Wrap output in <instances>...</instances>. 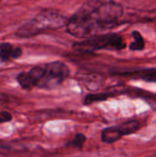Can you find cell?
Masks as SVG:
<instances>
[{
	"label": "cell",
	"mask_w": 156,
	"mask_h": 157,
	"mask_svg": "<svg viewBox=\"0 0 156 157\" xmlns=\"http://www.w3.org/2000/svg\"><path fill=\"white\" fill-rule=\"evenodd\" d=\"M70 75L69 67L63 62H51L32 67L29 72L17 75V81L26 90L33 87L53 89L59 86Z\"/></svg>",
	"instance_id": "7a4b0ae2"
},
{
	"label": "cell",
	"mask_w": 156,
	"mask_h": 157,
	"mask_svg": "<svg viewBox=\"0 0 156 157\" xmlns=\"http://www.w3.org/2000/svg\"><path fill=\"white\" fill-rule=\"evenodd\" d=\"M125 47L126 44L123 39L118 34L97 35L73 45V48L77 52H95L103 49L120 51Z\"/></svg>",
	"instance_id": "277c9868"
},
{
	"label": "cell",
	"mask_w": 156,
	"mask_h": 157,
	"mask_svg": "<svg viewBox=\"0 0 156 157\" xmlns=\"http://www.w3.org/2000/svg\"><path fill=\"white\" fill-rule=\"evenodd\" d=\"M133 75H134V77L143 79L144 81L154 82V83H156V68L146 69V70L135 72V73H132V76Z\"/></svg>",
	"instance_id": "9c48e42d"
},
{
	"label": "cell",
	"mask_w": 156,
	"mask_h": 157,
	"mask_svg": "<svg viewBox=\"0 0 156 157\" xmlns=\"http://www.w3.org/2000/svg\"><path fill=\"white\" fill-rule=\"evenodd\" d=\"M150 98V99H148V101H149V103H150V105L156 109V99L155 98Z\"/></svg>",
	"instance_id": "4fadbf2b"
},
{
	"label": "cell",
	"mask_w": 156,
	"mask_h": 157,
	"mask_svg": "<svg viewBox=\"0 0 156 157\" xmlns=\"http://www.w3.org/2000/svg\"><path fill=\"white\" fill-rule=\"evenodd\" d=\"M132 37H133V41L130 45V50L131 51H142L145 47V41L142 36V34L138 31H133L132 32Z\"/></svg>",
	"instance_id": "30bf717a"
},
{
	"label": "cell",
	"mask_w": 156,
	"mask_h": 157,
	"mask_svg": "<svg viewBox=\"0 0 156 157\" xmlns=\"http://www.w3.org/2000/svg\"><path fill=\"white\" fill-rule=\"evenodd\" d=\"M110 97H113L111 93H95V94H87L84 98L85 105H92L96 102H101L108 100Z\"/></svg>",
	"instance_id": "ba28073f"
},
{
	"label": "cell",
	"mask_w": 156,
	"mask_h": 157,
	"mask_svg": "<svg viewBox=\"0 0 156 157\" xmlns=\"http://www.w3.org/2000/svg\"><path fill=\"white\" fill-rule=\"evenodd\" d=\"M118 127L120 132L122 133V135L127 136V135L137 132L141 129L142 124H141V121H139L138 120H130L118 125Z\"/></svg>",
	"instance_id": "52a82bcc"
},
{
	"label": "cell",
	"mask_w": 156,
	"mask_h": 157,
	"mask_svg": "<svg viewBox=\"0 0 156 157\" xmlns=\"http://www.w3.org/2000/svg\"><path fill=\"white\" fill-rule=\"evenodd\" d=\"M0 1H1V0H0Z\"/></svg>",
	"instance_id": "9a60e30c"
},
{
	"label": "cell",
	"mask_w": 156,
	"mask_h": 157,
	"mask_svg": "<svg viewBox=\"0 0 156 157\" xmlns=\"http://www.w3.org/2000/svg\"><path fill=\"white\" fill-rule=\"evenodd\" d=\"M12 120V115L7 111L0 112V124L4 122H8Z\"/></svg>",
	"instance_id": "7c38bea8"
},
{
	"label": "cell",
	"mask_w": 156,
	"mask_h": 157,
	"mask_svg": "<svg viewBox=\"0 0 156 157\" xmlns=\"http://www.w3.org/2000/svg\"><path fill=\"white\" fill-rule=\"evenodd\" d=\"M68 18L54 9H44L31 20L26 22L16 31V35L21 38L36 36L47 30L58 29L66 26Z\"/></svg>",
	"instance_id": "3957f363"
},
{
	"label": "cell",
	"mask_w": 156,
	"mask_h": 157,
	"mask_svg": "<svg viewBox=\"0 0 156 157\" xmlns=\"http://www.w3.org/2000/svg\"><path fill=\"white\" fill-rule=\"evenodd\" d=\"M123 137L118 126H111L104 129L101 132V141L105 144H113Z\"/></svg>",
	"instance_id": "8992f818"
},
{
	"label": "cell",
	"mask_w": 156,
	"mask_h": 157,
	"mask_svg": "<svg viewBox=\"0 0 156 157\" xmlns=\"http://www.w3.org/2000/svg\"><path fill=\"white\" fill-rule=\"evenodd\" d=\"M2 17H3V13H2V11L0 10V19L2 18Z\"/></svg>",
	"instance_id": "5bb4252c"
},
{
	"label": "cell",
	"mask_w": 156,
	"mask_h": 157,
	"mask_svg": "<svg viewBox=\"0 0 156 157\" xmlns=\"http://www.w3.org/2000/svg\"><path fill=\"white\" fill-rule=\"evenodd\" d=\"M123 7L112 0H88L68 18L66 30L77 38H91L119 24Z\"/></svg>",
	"instance_id": "6da1fadb"
},
{
	"label": "cell",
	"mask_w": 156,
	"mask_h": 157,
	"mask_svg": "<svg viewBox=\"0 0 156 157\" xmlns=\"http://www.w3.org/2000/svg\"><path fill=\"white\" fill-rule=\"evenodd\" d=\"M86 141V137L84 133H76V135L66 144L67 147H73L76 148L78 150H82L84 147V144Z\"/></svg>",
	"instance_id": "8fae6325"
},
{
	"label": "cell",
	"mask_w": 156,
	"mask_h": 157,
	"mask_svg": "<svg viewBox=\"0 0 156 157\" xmlns=\"http://www.w3.org/2000/svg\"><path fill=\"white\" fill-rule=\"evenodd\" d=\"M22 53V51L18 47H15L10 43L0 44V59L4 62H7L13 59L18 58Z\"/></svg>",
	"instance_id": "5b68a950"
}]
</instances>
